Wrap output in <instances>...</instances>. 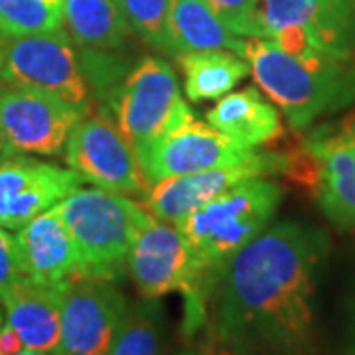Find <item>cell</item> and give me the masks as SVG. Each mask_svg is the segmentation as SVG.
Returning <instances> with one entry per match:
<instances>
[{
    "instance_id": "6da1fadb",
    "label": "cell",
    "mask_w": 355,
    "mask_h": 355,
    "mask_svg": "<svg viewBox=\"0 0 355 355\" xmlns=\"http://www.w3.org/2000/svg\"><path fill=\"white\" fill-rule=\"evenodd\" d=\"M328 249V235L302 221L266 227L217 279V334L243 355L312 354Z\"/></svg>"
},
{
    "instance_id": "7a4b0ae2",
    "label": "cell",
    "mask_w": 355,
    "mask_h": 355,
    "mask_svg": "<svg viewBox=\"0 0 355 355\" xmlns=\"http://www.w3.org/2000/svg\"><path fill=\"white\" fill-rule=\"evenodd\" d=\"M282 196L284 191L275 180L247 178L176 223L193 254L202 291L219 279L245 245L268 227Z\"/></svg>"
},
{
    "instance_id": "3957f363",
    "label": "cell",
    "mask_w": 355,
    "mask_h": 355,
    "mask_svg": "<svg viewBox=\"0 0 355 355\" xmlns=\"http://www.w3.org/2000/svg\"><path fill=\"white\" fill-rule=\"evenodd\" d=\"M243 58L257 85L296 130L355 99V65L306 64L268 38L245 40Z\"/></svg>"
},
{
    "instance_id": "277c9868",
    "label": "cell",
    "mask_w": 355,
    "mask_h": 355,
    "mask_svg": "<svg viewBox=\"0 0 355 355\" xmlns=\"http://www.w3.org/2000/svg\"><path fill=\"white\" fill-rule=\"evenodd\" d=\"M76 243L79 277L113 280L127 266L130 245L150 217L123 193L73 190L53 205Z\"/></svg>"
},
{
    "instance_id": "5b68a950",
    "label": "cell",
    "mask_w": 355,
    "mask_h": 355,
    "mask_svg": "<svg viewBox=\"0 0 355 355\" xmlns=\"http://www.w3.org/2000/svg\"><path fill=\"white\" fill-rule=\"evenodd\" d=\"M114 114L119 130L135 150L137 160L156 140L196 121L193 111L182 99L176 71L156 55L140 60L123 81Z\"/></svg>"
},
{
    "instance_id": "8992f818",
    "label": "cell",
    "mask_w": 355,
    "mask_h": 355,
    "mask_svg": "<svg viewBox=\"0 0 355 355\" xmlns=\"http://www.w3.org/2000/svg\"><path fill=\"white\" fill-rule=\"evenodd\" d=\"M286 172L314 191L334 225L355 229V111L314 128Z\"/></svg>"
},
{
    "instance_id": "52a82bcc",
    "label": "cell",
    "mask_w": 355,
    "mask_h": 355,
    "mask_svg": "<svg viewBox=\"0 0 355 355\" xmlns=\"http://www.w3.org/2000/svg\"><path fill=\"white\" fill-rule=\"evenodd\" d=\"M294 26L331 64L355 65V0H254L249 38H272Z\"/></svg>"
},
{
    "instance_id": "ba28073f",
    "label": "cell",
    "mask_w": 355,
    "mask_h": 355,
    "mask_svg": "<svg viewBox=\"0 0 355 355\" xmlns=\"http://www.w3.org/2000/svg\"><path fill=\"white\" fill-rule=\"evenodd\" d=\"M127 266L144 298L154 300L170 292H184L188 294V306L193 318L198 320L202 316L200 272L178 225L154 216L148 217L130 245Z\"/></svg>"
},
{
    "instance_id": "9c48e42d",
    "label": "cell",
    "mask_w": 355,
    "mask_h": 355,
    "mask_svg": "<svg viewBox=\"0 0 355 355\" xmlns=\"http://www.w3.org/2000/svg\"><path fill=\"white\" fill-rule=\"evenodd\" d=\"M0 79L14 85L48 91L87 109V81L64 28L18 38H2Z\"/></svg>"
},
{
    "instance_id": "30bf717a",
    "label": "cell",
    "mask_w": 355,
    "mask_h": 355,
    "mask_svg": "<svg viewBox=\"0 0 355 355\" xmlns=\"http://www.w3.org/2000/svg\"><path fill=\"white\" fill-rule=\"evenodd\" d=\"M85 109L28 85L0 89V139L8 153L55 156Z\"/></svg>"
},
{
    "instance_id": "8fae6325",
    "label": "cell",
    "mask_w": 355,
    "mask_h": 355,
    "mask_svg": "<svg viewBox=\"0 0 355 355\" xmlns=\"http://www.w3.org/2000/svg\"><path fill=\"white\" fill-rule=\"evenodd\" d=\"M62 326L53 355H109L127 312V300L103 279H76L60 284Z\"/></svg>"
},
{
    "instance_id": "7c38bea8",
    "label": "cell",
    "mask_w": 355,
    "mask_h": 355,
    "mask_svg": "<svg viewBox=\"0 0 355 355\" xmlns=\"http://www.w3.org/2000/svg\"><path fill=\"white\" fill-rule=\"evenodd\" d=\"M65 160L83 182L114 193H144L137 154L121 130L103 116L93 114L71 128L65 142Z\"/></svg>"
},
{
    "instance_id": "4fadbf2b",
    "label": "cell",
    "mask_w": 355,
    "mask_h": 355,
    "mask_svg": "<svg viewBox=\"0 0 355 355\" xmlns=\"http://www.w3.org/2000/svg\"><path fill=\"white\" fill-rule=\"evenodd\" d=\"M251 146L239 144L219 132L209 123L191 121L158 139L139 158L146 190L166 178L186 176L211 168L231 166L257 156Z\"/></svg>"
},
{
    "instance_id": "5bb4252c",
    "label": "cell",
    "mask_w": 355,
    "mask_h": 355,
    "mask_svg": "<svg viewBox=\"0 0 355 355\" xmlns=\"http://www.w3.org/2000/svg\"><path fill=\"white\" fill-rule=\"evenodd\" d=\"M286 164L288 156L259 153L254 158L239 164L211 168L186 176L166 178L144 191V203L150 216L176 225L202 203L214 200L216 196L237 186L243 180L286 172Z\"/></svg>"
},
{
    "instance_id": "9a60e30c",
    "label": "cell",
    "mask_w": 355,
    "mask_h": 355,
    "mask_svg": "<svg viewBox=\"0 0 355 355\" xmlns=\"http://www.w3.org/2000/svg\"><path fill=\"white\" fill-rule=\"evenodd\" d=\"M81 184L83 178L71 168L32 160L0 164V227L22 229Z\"/></svg>"
},
{
    "instance_id": "2e32d148",
    "label": "cell",
    "mask_w": 355,
    "mask_h": 355,
    "mask_svg": "<svg viewBox=\"0 0 355 355\" xmlns=\"http://www.w3.org/2000/svg\"><path fill=\"white\" fill-rule=\"evenodd\" d=\"M14 239L26 280L60 286L79 277L76 243L53 207L18 229Z\"/></svg>"
},
{
    "instance_id": "e0dca14e",
    "label": "cell",
    "mask_w": 355,
    "mask_h": 355,
    "mask_svg": "<svg viewBox=\"0 0 355 355\" xmlns=\"http://www.w3.org/2000/svg\"><path fill=\"white\" fill-rule=\"evenodd\" d=\"M0 304L4 306V320L18 334L24 349L55 354L62 326L60 286H42L22 280Z\"/></svg>"
},
{
    "instance_id": "ac0fdd59",
    "label": "cell",
    "mask_w": 355,
    "mask_h": 355,
    "mask_svg": "<svg viewBox=\"0 0 355 355\" xmlns=\"http://www.w3.org/2000/svg\"><path fill=\"white\" fill-rule=\"evenodd\" d=\"M205 121L225 137L251 148L272 142L282 132L279 109L257 87L223 95L205 113Z\"/></svg>"
},
{
    "instance_id": "d6986e66",
    "label": "cell",
    "mask_w": 355,
    "mask_h": 355,
    "mask_svg": "<svg viewBox=\"0 0 355 355\" xmlns=\"http://www.w3.org/2000/svg\"><path fill=\"white\" fill-rule=\"evenodd\" d=\"M168 34L172 55L200 50H227L245 55V40L221 22L205 0H172Z\"/></svg>"
},
{
    "instance_id": "ffe728a7",
    "label": "cell",
    "mask_w": 355,
    "mask_h": 355,
    "mask_svg": "<svg viewBox=\"0 0 355 355\" xmlns=\"http://www.w3.org/2000/svg\"><path fill=\"white\" fill-rule=\"evenodd\" d=\"M64 24L89 53L119 50L130 34L121 0H64Z\"/></svg>"
},
{
    "instance_id": "44dd1931",
    "label": "cell",
    "mask_w": 355,
    "mask_h": 355,
    "mask_svg": "<svg viewBox=\"0 0 355 355\" xmlns=\"http://www.w3.org/2000/svg\"><path fill=\"white\" fill-rule=\"evenodd\" d=\"M184 71V91L193 103L217 101L251 73L247 60L227 50L186 51L176 55Z\"/></svg>"
},
{
    "instance_id": "7402d4cb",
    "label": "cell",
    "mask_w": 355,
    "mask_h": 355,
    "mask_svg": "<svg viewBox=\"0 0 355 355\" xmlns=\"http://www.w3.org/2000/svg\"><path fill=\"white\" fill-rule=\"evenodd\" d=\"M64 28V0H0V36L18 38Z\"/></svg>"
},
{
    "instance_id": "603a6c76",
    "label": "cell",
    "mask_w": 355,
    "mask_h": 355,
    "mask_svg": "<svg viewBox=\"0 0 355 355\" xmlns=\"http://www.w3.org/2000/svg\"><path fill=\"white\" fill-rule=\"evenodd\" d=\"M160 312L150 302L128 306L109 355H160Z\"/></svg>"
},
{
    "instance_id": "cb8c5ba5",
    "label": "cell",
    "mask_w": 355,
    "mask_h": 355,
    "mask_svg": "<svg viewBox=\"0 0 355 355\" xmlns=\"http://www.w3.org/2000/svg\"><path fill=\"white\" fill-rule=\"evenodd\" d=\"M128 28L146 46L170 53L168 18L172 0H121Z\"/></svg>"
},
{
    "instance_id": "d4e9b609",
    "label": "cell",
    "mask_w": 355,
    "mask_h": 355,
    "mask_svg": "<svg viewBox=\"0 0 355 355\" xmlns=\"http://www.w3.org/2000/svg\"><path fill=\"white\" fill-rule=\"evenodd\" d=\"M221 22L237 36H251L254 0H205Z\"/></svg>"
},
{
    "instance_id": "484cf974",
    "label": "cell",
    "mask_w": 355,
    "mask_h": 355,
    "mask_svg": "<svg viewBox=\"0 0 355 355\" xmlns=\"http://www.w3.org/2000/svg\"><path fill=\"white\" fill-rule=\"evenodd\" d=\"M22 280L26 277L18 261L16 239L6 229L0 227V302Z\"/></svg>"
},
{
    "instance_id": "4316f807",
    "label": "cell",
    "mask_w": 355,
    "mask_h": 355,
    "mask_svg": "<svg viewBox=\"0 0 355 355\" xmlns=\"http://www.w3.org/2000/svg\"><path fill=\"white\" fill-rule=\"evenodd\" d=\"M191 355H243L235 345L221 338L217 331H214L211 336H207L205 340L202 342V345L193 352Z\"/></svg>"
},
{
    "instance_id": "83f0119b",
    "label": "cell",
    "mask_w": 355,
    "mask_h": 355,
    "mask_svg": "<svg viewBox=\"0 0 355 355\" xmlns=\"http://www.w3.org/2000/svg\"><path fill=\"white\" fill-rule=\"evenodd\" d=\"M14 355H53V354H42V352H32V349H22V352H18V354Z\"/></svg>"
},
{
    "instance_id": "f1b7e54d",
    "label": "cell",
    "mask_w": 355,
    "mask_h": 355,
    "mask_svg": "<svg viewBox=\"0 0 355 355\" xmlns=\"http://www.w3.org/2000/svg\"><path fill=\"white\" fill-rule=\"evenodd\" d=\"M8 148H6V146H4V142H2V139H0V160H2V158H6V156H8Z\"/></svg>"
},
{
    "instance_id": "f546056e",
    "label": "cell",
    "mask_w": 355,
    "mask_h": 355,
    "mask_svg": "<svg viewBox=\"0 0 355 355\" xmlns=\"http://www.w3.org/2000/svg\"><path fill=\"white\" fill-rule=\"evenodd\" d=\"M0 64H2V38H0Z\"/></svg>"
},
{
    "instance_id": "4dcf8cb0",
    "label": "cell",
    "mask_w": 355,
    "mask_h": 355,
    "mask_svg": "<svg viewBox=\"0 0 355 355\" xmlns=\"http://www.w3.org/2000/svg\"><path fill=\"white\" fill-rule=\"evenodd\" d=\"M180 355H191V354H190V352H186V354H180Z\"/></svg>"
}]
</instances>
